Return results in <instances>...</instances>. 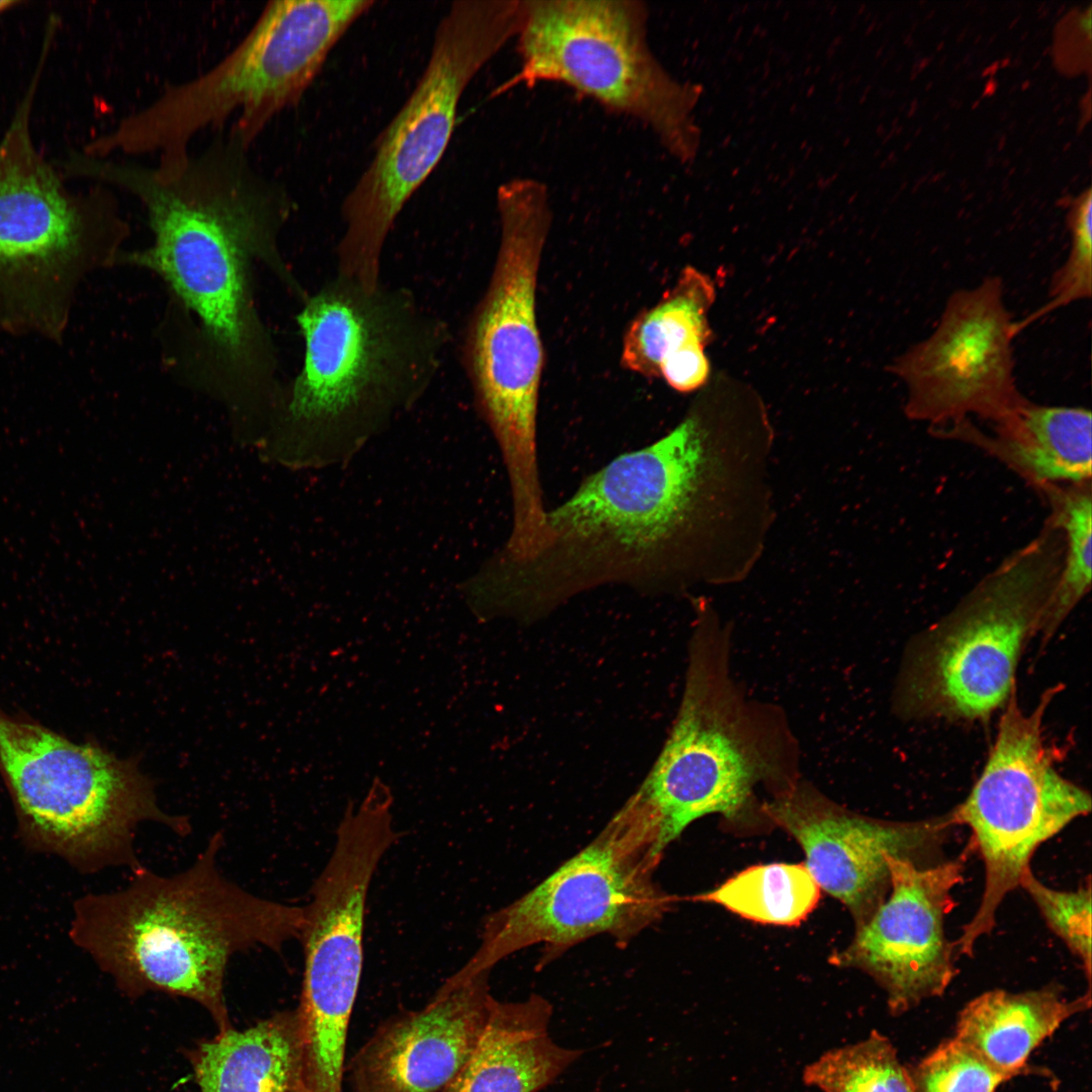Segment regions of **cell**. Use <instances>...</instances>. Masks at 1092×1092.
<instances>
[{
  "instance_id": "cell-1",
  "label": "cell",
  "mask_w": 1092,
  "mask_h": 1092,
  "mask_svg": "<svg viewBox=\"0 0 1092 1092\" xmlns=\"http://www.w3.org/2000/svg\"><path fill=\"white\" fill-rule=\"evenodd\" d=\"M774 435L758 416L697 403L656 442L619 455L547 511L523 562L491 558L480 584L499 617L538 618L603 584L677 593L743 580L775 519Z\"/></svg>"
},
{
  "instance_id": "cell-2",
  "label": "cell",
  "mask_w": 1092,
  "mask_h": 1092,
  "mask_svg": "<svg viewBox=\"0 0 1092 1092\" xmlns=\"http://www.w3.org/2000/svg\"><path fill=\"white\" fill-rule=\"evenodd\" d=\"M107 186L144 205L153 243L117 261L144 267L169 286L195 315L217 368L226 377L224 400L233 416L254 414L251 395L270 403L280 388L275 357L254 303L247 259L271 268L281 262L277 238L288 217L280 187L251 162L238 144L213 139L154 165L112 159L100 169Z\"/></svg>"
},
{
  "instance_id": "cell-3",
  "label": "cell",
  "mask_w": 1092,
  "mask_h": 1092,
  "mask_svg": "<svg viewBox=\"0 0 1092 1092\" xmlns=\"http://www.w3.org/2000/svg\"><path fill=\"white\" fill-rule=\"evenodd\" d=\"M300 370L282 388L262 460L289 467L360 445L410 408L435 380L449 341L446 324L413 292L367 288L335 275L301 302Z\"/></svg>"
},
{
  "instance_id": "cell-4",
  "label": "cell",
  "mask_w": 1092,
  "mask_h": 1092,
  "mask_svg": "<svg viewBox=\"0 0 1092 1092\" xmlns=\"http://www.w3.org/2000/svg\"><path fill=\"white\" fill-rule=\"evenodd\" d=\"M214 833L186 870L159 875L142 866L120 890L88 894L74 906L70 934L128 998L151 992L203 1007L217 1032L233 1027L224 997L231 958L263 946L281 952L299 938L304 909L256 896L221 874Z\"/></svg>"
},
{
  "instance_id": "cell-5",
  "label": "cell",
  "mask_w": 1092,
  "mask_h": 1092,
  "mask_svg": "<svg viewBox=\"0 0 1092 1092\" xmlns=\"http://www.w3.org/2000/svg\"><path fill=\"white\" fill-rule=\"evenodd\" d=\"M682 699L652 769L625 803L663 854L694 821H766L763 805L801 777L785 711L751 698L732 672V627L710 600H693Z\"/></svg>"
},
{
  "instance_id": "cell-6",
  "label": "cell",
  "mask_w": 1092,
  "mask_h": 1092,
  "mask_svg": "<svg viewBox=\"0 0 1092 1092\" xmlns=\"http://www.w3.org/2000/svg\"><path fill=\"white\" fill-rule=\"evenodd\" d=\"M371 0L270 1L243 39L195 78L91 139L81 151L98 158L189 151L195 135L223 126L247 146L282 110L296 104Z\"/></svg>"
},
{
  "instance_id": "cell-7",
  "label": "cell",
  "mask_w": 1092,
  "mask_h": 1092,
  "mask_svg": "<svg viewBox=\"0 0 1092 1092\" xmlns=\"http://www.w3.org/2000/svg\"><path fill=\"white\" fill-rule=\"evenodd\" d=\"M36 66L0 138V328L63 339L73 296L91 270L117 260L124 225L107 186L73 191L37 149Z\"/></svg>"
},
{
  "instance_id": "cell-8",
  "label": "cell",
  "mask_w": 1092,
  "mask_h": 1092,
  "mask_svg": "<svg viewBox=\"0 0 1092 1092\" xmlns=\"http://www.w3.org/2000/svg\"><path fill=\"white\" fill-rule=\"evenodd\" d=\"M496 210L497 254L466 326L461 358L477 408L500 448L513 513L527 519L544 509L537 459L544 351L536 293L552 221L549 189L537 178H511L497 188Z\"/></svg>"
},
{
  "instance_id": "cell-9",
  "label": "cell",
  "mask_w": 1092,
  "mask_h": 1092,
  "mask_svg": "<svg viewBox=\"0 0 1092 1092\" xmlns=\"http://www.w3.org/2000/svg\"><path fill=\"white\" fill-rule=\"evenodd\" d=\"M520 0L454 1L437 25L414 91L378 138L372 160L341 205L337 274L382 282L384 246L403 206L451 140L457 108L478 72L518 33Z\"/></svg>"
},
{
  "instance_id": "cell-10",
  "label": "cell",
  "mask_w": 1092,
  "mask_h": 1092,
  "mask_svg": "<svg viewBox=\"0 0 1092 1092\" xmlns=\"http://www.w3.org/2000/svg\"><path fill=\"white\" fill-rule=\"evenodd\" d=\"M0 777L25 844L83 873L141 868L134 840L143 822L178 835L191 830L185 816L160 808L136 758H119L96 742L77 743L1 707Z\"/></svg>"
},
{
  "instance_id": "cell-11",
  "label": "cell",
  "mask_w": 1092,
  "mask_h": 1092,
  "mask_svg": "<svg viewBox=\"0 0 1092 1092\" xmlns=\"http://www.w3.org/2000/svg\"><path fill=\"white\" fill-rule=\"evenodd\" d=\"M1063 551L1062 531L1048 517L1034 538L923 632L900 672L899 714L978 720L1005 706L1015 691L1022 650L1039 633Z\"/></svg>"
},
{
  "instance_id": "cell-12",
  "label": "cell",
  "mask_w": 1092,
  "mask_h": 1092,
  "mask_svg": "<svg viewBox=\"0 0 1092 1092\" xmlns=\"http://www.w3.org/2000/svg\"><path fill=\"white\" fill-rule=\"evenodd\" d=\"M640 0H521L519 67L502 87L556 83L637 121L672 155L691 156L693 89L675 80L648 40Z\"/></svg>"
},
{
  "instance_id": "cell-13",
  "label": "cell",
  "mask_w": 1092,
  "mask_h": 1092,
  "mask_svg": "<svg viewBox=\"0 0 1092 1092\" xmlns=\"http://www.w3.org/2000/svg\"><path fill=\"white\" fill-rule=\"evenodd\" d=\"M661 858L643 833L617 813L541 883L488 914L478 948L455 975L489 973L532 945L544 946L545 963L599 934L627 944L672 905L654 881Z\"/></svg>"
},
{
  "instance_id": "cell-14",
  "label": "cell",
  "mask_w": 1092,
  "mask_h": 1092,
  "mask_svg": "<svg viewBox=\"0 0 1092 1092\" xmlns=\"http://www.w3.org/2000/svg\"><path fill=\"white\" fill-rule=\"evenodd\" d=\"M1018 334L999 276L953 291L931 333L890 364L906 389V417L933 431L974 418L991 424L1014 408L1025 398L1015 377Z\"/></svg>"
},
{
  "instance_id": "cell-15",
  "label": "cell",
  "mask_w": 1092,
  "mask_h": 1092,
  "mask_svg": "<svg viewBox=\"0 0 1092 1092\" xmlns=\"http://www.w3.org/2000/svg\"><path fill=\"white\" fill-rule=\"evenodd\" d=\"M766 821L792 835L820 889L840 901L856 928L890 891L888 857L920 867L936 864L957 826L951 811L915 821H890L855 813L803 778L763 805Z\"/></svg>"
},
{
  "instance_id": "cell-16",
  "label": "cell",
  "mask_w": 1092,
  "mask_h": 1092,
  "mask_svg": "<svg viewBox=\"0 0 1092 1092\" xmlns=\"http://www.w3.org/2000/svg\"><path fill=\"white\" fill-rule=\"evenodd\" d=\"M887 860L886 899L832 963L872 977L898 1015L941 996L956 976L945 919L956 907L952 890L964 882L965 854L929 867L893 856Z\"/></svg>"
},
{
  "instance_id": "cell-17",
  "label": "cell",
  "mask_w": 1092,
  "mask_h": 1092,
  "mask_svg": "<svg viewBox=\"0 0 1092 1092\" xmlns=\"http://www.w3.org/2000/svg\"><path fill=\"white\" fill-rule=\"evenodd\" d=\"M488 974L452 975L425 1006L386 1020L353 1058L350 1092H448L485 1023Z\"/></svg>"
},
{
  "instance_id": "cell-18",
  "label": "cell",
  "mask_w": 1092,
  "mask_h": 1092,
  "mask_svg": "<svg viewBox=\"0 0 1092 1092\" xmlns=\"http://www.w3.org/2000/svg\"><path fill=\"white\" fill-rule=\"evenodd\" d=\"M1092 419L1083 406L1046 405L1026 397L985 433L971 420L934 430L992 455L1038 492L1092 481Z\"/></svg>"
},
{
  "instance_id": "cell-19",
  "label": "cell",
  "mask_w": 1092,
  "mask_h": 1092,
  "mask_svg": "<svg viewBox=\"0 0 1092 1092\" xmlns=\"http://www.w3.org/2000/svg\"><path fill=\"white\" fill-rule=\"evenodd\" d=\"M552 1006L540 995L492 997L473 1052L448 1092H538L581 1055L550 1035Z\"/></svg>"
},
{
  "instance_id": "cell-20",
  "label": "cell",
  "mask_w": 1092,
  "mask_h": 1092,
  "mask_svg": "<svg viewBox=\"0 0 1092 1092\" xmlns=\"http://www.w3.org/2000/svg\"><path fill=\"white\" fill-rule=\"evenodd\" d=\"M186 1058L200 1092H303L296 1008L201 1039Z\"/></svg>"
},
{
  "instance_id": "cell-21",
  "label": "cell",
  "mask_w": 1092,
  "mask_h": 1092,
  "mask_svg": "<svg viewBox=\"0 0 1092 1092\" xmlns=\"http://www.w3.org/2000/svg\"><path fill=\"white\" fill-rule=\"evenodd\" d=\"M1091 992L1066 998L1058 987L987 991L960 1012L954 1037L997 1069L1017 1076L1030 1054L1067 1019L1090 1007Z\"/></svg>"
},
{
  "instance_id": "cell-22",
  "label": "cell",
  "mask_w": 1092,
  "mask_h": 1092,
  "mask_svg": "<svg viewBox=\"0 0 1092 1092\" xmlns=\"http://www.w3.org/2000/svg\"><path fill=\"white\" fill-rule=\"evenodd\" d=\"M715 297L711 279L685 268L674 286L628 326L621 364L646 378H658L662 365L677 354L705 347L711 338L708 311Z\"/></svg>"
},
{
  "instance_id": "cell-23",
  "label": "cell",
  "mask_w": 1092,
  "mask_h": 1092,
  "mask_svg": "<svg viewBox=\"0 0 1092 1092\" xmlns=\"http://www.w3.org/2000/svg\"><path fill=\"white\" fill-rule=\"evenodd\" d=\"M820 890L804 863L775 862L749 867L695 900L754 922L793 926L815 909Z\"/></svg>"
},
{
  "instance_id": "cell-24",
  "label": "cell",
  "mask_w": 1092,
  "mask_h": 1092,
  "mask_svg": "<svg viewBox=\"0 0 1092 1092\" xmlns=\"http://www.w3.org/2000/svg\"><path fill=\"white\" fill-rule=\"evenodd\" d=\"M1038 493L1064 539L1060 574L1039 630L1049 639L1091 586L1092 481L1049 486Z\"/></svg>"
},
{
  "instance_id": "cell-25",
  "label": "cell",
  "mask_w": 1092,
  "mask_h": 1092,
  "mask_svg": "<svg viewBox=\"0 0 1092 1092\" xmlns=\"http://www.w3.org/2000/svg\"><path fill=\"white\" fill-rule=\"evenodd\" d=\"M803 1081L822 1092H914L910 1072L877 1030L824 1053L806 1066Z\"/></svg>"
},
{
  "instance_id": "cell-26",
  "label": "cell",
  "mask_w": 1092,
  "mask_h": 1092,
  "mask_svg": "<svg viewBox=\"0 0 1092 1092\" xmlns=\"http://www.w3.org/2000/svg\"><path fill=\"white\" fill-rule=\"evenodd\" d=\"M910 1076L914 1092H995L1013 1077L954 1036L938 1044Z\"/></svg>"
},
{
  "instance_id": "cell-27",
  "label": "cell",
  "mask_w": 1092,
  "mask_h": 1092,
  "mask_svg": "<svg viewBox=\"0 0 1092 1092\" xmlns=\"http://www.w3.org/2000/svg\"><path fill=\"white\" fill-rule=\"evenodd\" d=\"M1068 223L1071 234L1068 256L1052 277L1048 300L1035 311L1016 321L1019 333L1028 325L1061 307L1091 297L1092 194L1090 189L1072 205Z\"/></svg>"
},
{
  "instance_id": "cell-28",
  "label": "cell",
  "mask_w": 1092,
  "mask_h": 1092,
  "mask_svg": "<svg viewBox=\"0 0 1092 1092\" xmlns=\"http://www.w3.org/2000/svg\"><path fill=\"white\" fill-rule=\"evenodd\" d=\"M1019 887L1029 895L1049 928L1083 965L1091 980V883L1074 891H1063L1042 884L1027 869Z\"/></svg>"
},
{
  "instance_id": "cell-29",
  "label": "cell",
  "mask_w": 1092,
  "mask_h": 1092,
  "mask_svg": "<svg viewBox=\"0 0 1092 1092\" xmlns=\"http://www.w3.org/2000/svg\"><path fill=\"white\" fill-rule=\"evenodd\" d=\"M23 4L24 2L19 0H0V16Z\"/></svg>"
},
{
  "instance_id": "cell-30",
  "label": "cell",
  "mask_w": 1092,
  "mask_h": 1092,
  "mask_svg": "<svg viewBox=\"0 0 1092 1092\" xmlns=\"http://www.w3.org/2000/svg\"><path fill=\"white\" fill-rule=\"evenodd\" d=\"M1079 25L1084 32L1090 35L1091 31V10L1088 9L1087 13L1080 17Z\"/></svg>"
}]
</instances>
